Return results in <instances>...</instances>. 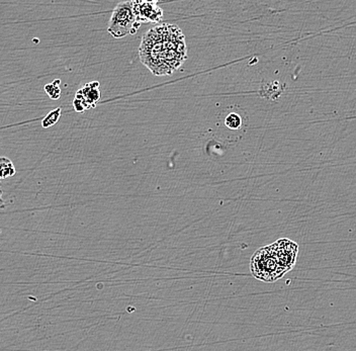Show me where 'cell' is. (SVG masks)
I'll use <instances>...</instances> for the list:
<instances>
[{"mask_svg": "<svg viewBox=\"0 0 356 351\" xmlns=\"http://www.w3.org/2000/svg\"><path fill=\"white\" fill-rule=\"evenodd\" d=\"M140 59L157 76L171 75L188 57L186 38L177 24H160L142 39Z\"/></svg>", "mask_w": 356, "mask_h": 351, "instance_id": "6da1fadb", "label": "cell"}, {"mask_svg": "<svg viewBox=\"0 0 356 351\" xmlns=\"http://www.w3.org/2000/svg\"><path fill=\"white\" fill-rule=\"evenodd\" d=\"M250 268L256 279L266 283L277 281L286 272L271 245L256 251L251 259Z\"/></svg>", "mask_w": 356, "mask_h": 351, "instance_id": "7a4b0ae2", "label": "cell"}, {"mask_svg": "<svg viewBox=\"0 0 356 351\" xmlns=\"http://www.w3.org/2000/svg\"><path fill=\"white\" fill-rule=\"evenodd\" d=\"M140 26L134 10L133 1H122L117 4L111 13L108 32L115 39H122L127 35L136 34Z\"/></svg>", "mask_w": 356, "mask_h": 351, "instance_id": "3957f363", "label": "cell"}, {"mask_svg": "<svg viewBox=\"0 0 356 351\" xmlns=\"http://www.w3.org/2000/svg\"><path fill=\"white\" fill-rule=\"evenodd\" d=\"M134 10L140 26L143 24H159L163 19V10L157 1H133Z\"/></svg>", "mask_w": 356, "mask_h": 351, "instance_id": "277c9868", "label": "cell"}, {"mask_svg": "<svg viewBox=\"0 0 356 351\" xmlns=\"http://www.w3.org/2000/svg\"><path fill=\"white\" fill-rule=\"evenodd\" d=\"M271 246L284 270L288 272L293 270L297 261L298 250H299L298 244L289 239H280L271 244Z\"/></svg>", "mask_w": 356, "mask_h": 351, "instance_id": "5b68a950", "label": "cell"}, {"mask_svg": "<svg viewBox=\"0 0 356 351\" xmlns=\"http://www.w3.org/2000/svg\"><path fill=\"white\" fill-rule=\"evenodd\" d=\"M99 86V82H88L83 88H80V90L77 91L75 97L80 99V101L86 102V106H88L89 108H95L97 101H99L100 97H102Z\"/></svg>", "mask_w": 356, "mask_h": 351, "instance_id": "8992f818", "label": "cell"}, {"mask_svg": "<svg viewBox=\"0 0 356 351\" xmlns=\"http://www.w3.org/2000/svg\"><path fill=\"white\" fill-rule=\"evenodd\" d=\"M15 165H13L11 160L6 157H0V179H8L15 174Z\"/></svg>", "mask_w": 356, "mask_h": 351, "instance_id": "52a82bcc", "label": "cell"}, {"mask_svg": "<svg viewBox=\"0 0 356 351\" xmlns=\"http://www.w3.org/2000/svg\"><path fill=\"white\" fill-rule=\"evenodd\" d=\"M62 110L60 108H56V110L52 111L48 113V115L44 117L43 121H42V126L43 128L48 129L50 126L56 125L59 121L60 117H61Z\"/></svg>", "mask_w": 356, "mask_h": 351, "instance_id": "ba28073f", "label": "cell"}, {"mask_svg": "<svg viewBox=\"0 0 356 351\" xmlns=\"http://www.w3.org/2000/svg\"><path fill=\"white\" fill-rule=\"evenodd\" d=\"M60 81L59 79H56L52 83L47 84L44 85V91H46L47 95L50 97L51 99H54V101H57V99H60V95H61V90H60Z\"/></svg>", "mask_w": 356, "mask_h": 351, "instance_id": "9c48e42d", "label": "cell"}, {"mask_svg": "<svg viewBox=\"0 0 356 351\" xmlns=\"http://www.w3.org/2000/svg\"><path fill=\"white\" fill-rule=\"evenodd\" d=\"M225 125L230 130H238L242 126V117L237 113H231L225 119Z\"/></svg>", "mask_w": 356, "mask_h": 351, "instance_id": "30bf717a", "label": "cell"}, {"mask_svg": "<svg viewBox=\"0 0 356 351\" xmlns=\"http://www.w3.org/2000/svg\"><path fill=\"white\" fill-rule=\"evenodd\" d=\"M73 108H74V110L76 111L78 113H82L89 110L86 102L80 101V99H76V97H75L74 101H73Z\"/></svg>", "mask_w": 356, "mask_h": 351, "instance_id": "8fae6325", "label": "cell"}, {"mask_svg": "<svg viewBox=\"0 0 356 351\" xmlns=\"http://www.w3.org/2000/svg\"><path fill=\"white\" fill-rule=\"evenodd\" d=\"M4 208H6V204H4L3 199H2V192L1 190H0V210Z\"/></svg>", "mask_w": 356, "mask_h": 351, "instance_id": "7c38bea8", "label": "cell"}]
</instances>
